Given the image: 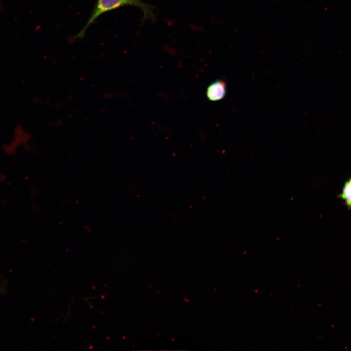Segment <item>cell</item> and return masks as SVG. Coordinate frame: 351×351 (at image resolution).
Segmentation results:
<instances>
[{"instance_id": "6da1fadb", "label": "cell", "mask_w": 351, "mask_h": 351, "mask_svg": "<svg viewBox=\"0 0 351 351\" xmlns=\"http://www.w3.org/2000/svg\"><path fill=\"white\" fill-rule=\"evenodd\" d=\"M128 6L136 7L141 9L144 14L142 20L144 22L147 20H150L152 22L155 21V7L144 3L142 0H97L90 18L83 29L74 39L83 38L89 27L101 15Z\"/></svg>"}, {"instance_id": "7a4b0ae2", "label": "cell", "mask_w": 351, "mask_h": 351, "mask_svg": "<svg viewBox=\"0 0 351 351\" xmlns=\"http://www.w3.org/2000/svg\"><path fill=\"white\" fill-rule=\"evenodd\" d=\"M32 134L20 124L15 126L12 140L3 146L4 152L7 155L16 154L19 148L28 147L33 140Z\"/></svg>"}, {"instance_id": "3957f363", "label": "cell", "mask_w": 351, "mask_h": 351, "mask_svg": "<svg viewBox=\"0 0 351 351\" xmlns=\"http://www.w3.org/2000/svg\"><path fill=\"white\" fill-rule=\"evenodd\" d=\"M226 94V84L224 82L218 81L211 84L208 88L207 96L212 101L222 99Z\"/></svg>"}, {"instance_id": "277c9868", "label": "cell", "mask_w": 351, "mask_h": 351, "mask_svg": "<svg viewBox=\"0 0 351 351\" xmlns=\"http://www.w3.org/2000/svg\"><path fill=\"white\" fill-rule=\"evenodd\" d=\"M339 198L348 210H351V177L344 183Z\"/></svg>"}]
</instances>
